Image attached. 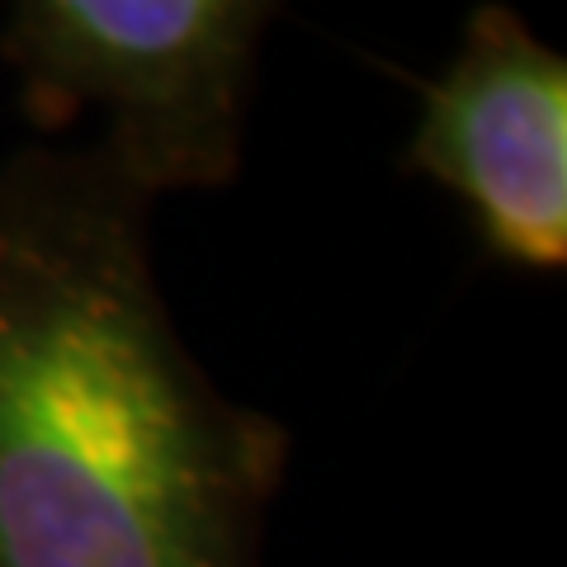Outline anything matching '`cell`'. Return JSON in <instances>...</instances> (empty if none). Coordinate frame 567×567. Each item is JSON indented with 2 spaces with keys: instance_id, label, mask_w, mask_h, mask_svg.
<instances>
[{
  "instance_id": "cell-1",
  "label": "cell",
  "mask_w": 567,
  "mask_h": 567,
  "mask_svg": "<svg viewBox=\"0 0 567 567\" xmlns=\"http://www.w3.org/2000/svg\"><path fill=\"white\" fill-rule=\"evenodd\" d=\"M91 142L0 166V567H265L289 431L194 360Z\"/></svg>"
},
{
  "instance_id": "cell-2",
  "label": "cell",
  "mask_w": 567,
  "mask_h": 567,
  "mask_svg": "<svg viewBox=\"0 0 567 567\" xmlns=\"http://www.w3.org/2000/svg\"><path fill=\"white\" fill-rule=\"evenodd\" d=\"M284 0H10L0 58L43 133L91 118L110 162L147 194L241 175L265 33Z\"/></svg>"
},
{
  "instance_id": "cell-3",
  "label": "cell",
  "mask_w": 567,
  "mask_h": 567,
  "mask_svg": "<svg viewBox=\"0 0 567 567\" xmlns=\"http://www.w3.org/2000/svg\"><path fill=\"white\" fill-rule=\"evenodd\" d=\"M402 166L464 208L483 256L520 275L567 265V58L506 0L468 10L421 85Z\"/></svg>"
}]
</instances>
